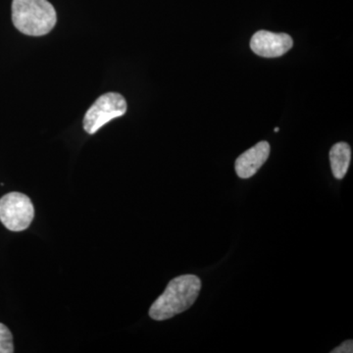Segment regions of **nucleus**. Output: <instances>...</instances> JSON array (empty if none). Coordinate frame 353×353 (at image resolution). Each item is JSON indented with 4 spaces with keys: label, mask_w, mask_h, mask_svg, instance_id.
<instances>
[{
    "label": "nucleus",
    "mask_w": 353,
    "mask_h": 353,
    "mask_svg": "<svg viewBox=\"0 0 353 353\" xmlns=\"http://www.w3.org/2000/svg\"><path fill=\"white\" fill-rule=\"evenodd\" d=\"M201 290V279L194 275L174 278L150 309V316L164 321L181 314L194 305Z\"/></svg>",
    "instance_id": "obj_1"
},
{
    "label": "nucleus",
    "mask_w": 353,
    "mask_h": 353,
    "mask_svg": "<svg viewBox=\"0 0 353 353\" xmlns=\"http://www.w3.org/2000/svg\"><path fill=\"white\" fill-rule=\"evenodd\" d=\"M270 154V145L267 141H260L246 150L236 159L234 168L236 175L241 179L252 178L263 166Z\"/></svg>",
    "instance_id": "obj_6"
},
{
    "label": "nucleus",
    "mask_w": 353,
    "mask_h": 353,
    "mask_svg": "<svg viewBox=\"0 0 353 353\" xmlns=\"http://www.w3.org/2000/svg\"><path fill=\"white\" fill-rule=\"evenodd\" d=\"M34 217V205L26 194L14 192L0 199V221L9 231H25Z\"/></svg>",
    "instance_id": "obj_3"
},
{
    "label": "nucleus",
    "mask_w": 353,
    "mask_h": 353,
    "mask_svg": "<svg viewBox=\"0 0 353 353\" xmlns=\"http://www.w3.org/2000/svg\"><path fill=\"white\" fill-rule=\"evenodd\" d=\"M352 160V150L347 143H336L330 150V162L334 178H345Z\"/></svg>",
    "instance_id": "obj_7"
},
{
    "label": "nucleus",
    "mask_w": 353,
    "mask_h": 353,
    "mask_svg": "<svg viewBox=\"0 0 353 353\" xmlns=\"http://www.w3.org/2000/svg\"><path fill=\"white\" fill-rule=\"evenodd\" d=\"M12 21L22 34L41 37L52 31L57 14L48 0H13Z\"/></svg>",
    "instance_id": "obj_2"
},
{
    "label": "nucleus",
    "mask_w": 353,
    "mask_h": 353,
    "mask_svg": "<svg viewBox=\"0 0 353 353\" xmlns=\"http://www.w3.org/2000/svg\"><path fill=\"white\" fill-rule=\"evenodd\" d=\"M332 353H352L353 352V343L352 340L345 341V343H341L340 347L334 348L332 350Z\"/></svg>",
    "instance_id": "obj_9"
},
{
    "label": "nucleus",
    "mask_w": 353,
    "mask_h": 353,
    "mask_svg": "<svg viewBox=\"0 0 353 353\" xmlns=\"http://www.w3.org/2000/svg\"><path fill=\"white\" fill-rule=\"evenodd\" d=\"M13 336L6 325L0 323V353H13Z\"/></svg>",
    "instance_id": "obj_8"
},
{
    "label": "nucleus",
    "mask_w": 353,
    "mask_h": 353,
    "mask_svg": "<svg viewBox=\"0 0 353 353\" xmlns=\"http://www.w3.org/2000/svg\"><path fill=\"white\" fill-rule=\"evenodd\" d=\"M294 41L287 34L259 31L253 34L250 48L255 54L265 58L280 57L292 48Z\"/></svg>",
    "instance_id": "obj_5"
},
{
    "label": "nucleus",
    "mask_w": 353,
    "mask_h": 353,
    "mask_svg": "<svg viewBox=\"0 0 353 353\" xmlns=\"http://www.w3.org/2000/svg\"><path fill=\"white\" fill-rule=\"evenodd\" d=\"M279 131H280V129H279V128H276V129L274 130V132H277Z\"/></svg>",
    "instance_id": "obj_10"
},
{
    "label": "nucleus",
    "mask_w": 353,
    "mask_h": 353,
    "mask_svg": "<svg viewBox=\"0 0 353 353\" xmlns=\"http://www.w3.org/2000/svg\"><path fill=\"white\" fill-rule=\"evenodd\" d=\"M126 111L127 101L123 95L117 92L102 94L85 113L83 129L88 134H94L111 120L124 115Z\"/></svg>",
    "instance_id": "obj_4"
}]
</instances>
